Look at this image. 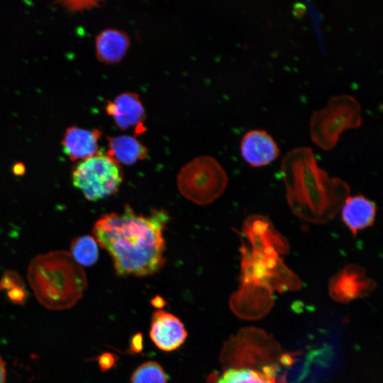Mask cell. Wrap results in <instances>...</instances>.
<instances>
[{
	"label": "cell",
	"mask_w": 383,
	"mask_h": 383,
	"mask_svg": "<svg viewBox=\"0 0 383 383\" xmlns=\"http://www.w3.org/2000/svg\"><path fill=\"white\" fill-rule=\"evenodd\" d=\"M152 303L155 306L157 307H162L165 304L164 301L160 297H155L154 299H152Z\"/></svg>",
	"instance_id": "26"
},
{
	"label": "cell",
	"mask_w": 383,
	"mask_h": 383,
	"mask_svg": "<svg viewBox=\"0 0 383 383\" xmlns=\"http://www.w3.org/2000/svg\"><path fill=\"white\" fill-rule=\"evenodd\" d=\"M375 286L376 283L367 275L365 268L356 264H348L331 277L328 289L333 299L348 302L368 295Z\"/></svg>",
	"instance_id": "8"
},
{
	"label": "cell",
	"mask_w": 383,
	"mask_h": 383,
	"mask_svg": "<svg viewBox=\"0 0 383 383\" xmlns=\"http://www.w3.org/2000/svg\"><path fill=\"white\" fill-rule=\"evenodd\" d=\"M167 380L164 369L155 361L143 362L131 377V383H167Z\"/></svg>",
	"instance_id": "19"
},
{
	"label": "cell",
	"mask_w": 383,
	"mask_h": 383,
	"mask_svg": "<svg viewBox=\"0 0 383 383\" xmlns=\"http://www.w3.org/2000/svg\"><path fill=\"white\" fill-rule=\"evenodd\" d=\"M150 337L160 350L171 352L185 341L187 332L180 319L162 310L155 311L151 318Z\"/></svg>",
	"instance_id": "9"
},
{
	"label": "cell",
	"mask_w": 383,
	"mask_h": 383,
	"mask_svg": "<svg viewBox=\"0 0 383 383\" xmlns=\"http://www.w3.org/2000/svg\"><path fill=\"white\" fill-rule=\"evenodd\" d=\"M243 158L252 167L265 166L277 158L279 147L265 130L252 129L245 133L240 143Z\"/></svg>",
	"instance_id": "12"
},
{
	"label": "cell",
	"mask_w": 383,
	"mask_h": 383,
	"mask_svg": "<svg viewBox=\"0 0 383 383\" xmlns=\"http://www.w3.org/2000/svg\"><path fill=\"white\" fill-rule=\"evenodd\" d=\"M106 111L119 128L126 130L134 128L138 134L145 131L143 121L145 111L139 96L135 93L124 92L118 95L106 104Z\"/></svg>",
	"instance_id": "10"
},
{
	"label": "cell",
	"mask_w": 383,
	"mask_h": 383,
	"mask_svg": "<svg viewBox=\"0 0 383 383\" xmlns=\"http://www.w3.org/2000/svg\"><path fill=\"white\" fill-rule=\"evenodd\" d=\"M6 376V364L0 356V383H5Z\"/></svg>",
	"instance_id": "24"
},
{
	"label": "cell",
	"mask_w": 383,
	"mask_h": 383,
	"mask_svg": "<svg viewBox=\"0 0 383 383\" xmlns=\"http://www.w3.org/2000/svg\"><path fill=\"white\" fill-rule=\"evenodd\" d=\"M13 170L14 174L17 175H21L24 173L25 167L21 163H17L13 166Z\"/></svg>",
	"instance_id": "25"
},
{
	"label": "cell",
	"mask_w": 383,
	"mask_h": 383,
	"mask_svg": "<svg viewBox=\"0 0 383 383\" xmlns=\"http://www.w3.org/2000/svg\"><path fill=\"white\" fill-rule=\"evenodd\" d=\"M240 237L252 252L264 255H285L290 250L287 238L266 216L252 214L243 221Z\"/></svg>",
	"instance_id": "7"
},
{
	"label": "cell",
	"mask_w": 383,
	"mask_h": 383,
	"mask_svg": "<svg viewBox=\"0 0 383 383\" xmlns=\"http://www.w3.org/2000/svg\"><path fill=\"white\" fill-rule=\"evenodd\" d=\"M288 205L294 215L313 224H323L339 212L350 195L348 184L330 177L317 163L309 147L289 151L281 162Z\"/></svg>",
	"instance_id": "2"
},
{
	"label": "cell",
	"mask_w": 383,
	"mask_h": 383,
	"mask_svg": "<svg viewBox=\"0 0 383 383\" xmlns=\"http://www.w3.org/2000/svg\"><path fill=\"white\" fill-rule=\"evenodd\" d=\"M23 285V283L20 276L15 272L9 271L4 273L0 280V291L6 290L9 292L15 287Z\"/></svg>",
	"instance_id": "20"
},
{
	"label": "cell",
	"mask_w": 383,
	"mask_h": 383,
	"mask_svg": "<svg viewBox=\"0 0 383 383\" xmlns=\"http://www.w3.org/2000/svg\"><path fill=\"white\" fill-rule=\"evenodd\" d=\"M116 362V356L110 353H104L99 357V367L104 372L111 369L115 365Z\"/></svg>",
	"instance_id": "22"
},
{
	"label": "cell",
	"mask_w": 383,
	"mask_h": 383,
	"mask_svg": "<svg viewBox=\"0 0 383 383\" xmlns=\"http://www.w3.org/2000/svg\"><path fill=\"white\" fill-rule=\"evenodd\" d=\"M362 123L361 108L357 99L349 94L331 96L327 105L313 112L310 118L312 141L325 150L333 148L340 134Z\"/></svg>",
	"instance_id": "4"
},
{
	"label": "cell",
	"mask_w": 383,
	"mask_h": 383,
	"mask_svg": "<svg viewBox=\"0 0 383 383\" xmlns=\"http://www.w3.org/2000/svg\"><path fill=\"white\" fill-rule=\"evenodd\" d=\"M107 155L118 164L131 165L144 160L148 155V148L135 136L121 135L107 138Z\"/></svg>",
	"instance_id": "17"
},
{
	"label": "cell",
	"mask_w": 383,
	"mask_h": 383,
	"mask_svg": "<svg viewBox=\"0 0 383 383\" xmlns=\"http://www.w3.org/2000/svg\"><path fill=\"white\" fill-rule=\"evenodd\" d=\"M273 301V290L261 284L240 283L230 299L231 309L243 317L252 316V312H266Z\"/></svg>",
	"instance_id": "11"
},
{
	"label": "cell",
	"mask_w": 383,
	"mask_h": 383,
	"mask_svg": "<svg viewBox=\"0 0 383 383\" xmlns=\"http://www.w3.org/2000/svg\"><path fill=\"white\" fill-rule=\"evenodd\" d=\"M208 383H287L278 377L275 364H268L261 369L249 366L230 367L221 374L213 373Z\"/></svg>",
	"instance_id": "14"
},
{
	"label": "cell",
	"mask_w": 383,
	"mask_h": 383,
	"mask_svg": "<svg viewBox=\"0 0 383 383\" xmlns=\"http://www.w3.org/2000/svg\"><path fill=\"white\" fill-rule=\"evenodd\" d=\"M341 220L353 236L373 226L377 206L362 195L348 196L340 210Z\"/></svg>",
	"instance_id": "13"
},
{
	"label": "cell",
	"mask_w": 383,
	"mask_h": 383,
	"mask_svg": "<svg viewBox=\"0 0 383 383\" xmlns=\"http://www.w3.org/2000/svg\"><path fill=\"white\" fill-rule=\"evenodd\" d=\"M101 135L99 129H85L71 126L65 131L62 145L64 152L72 160H86L98 151V142Z\"/></svg>",
	"instance_id": "15"
},
{
	"label": "cell",
	"mask_w": 383,
	"mask_h": 383,
	"mask_svg": "<svg viewBox=\"0 0 383 383\" xmlns=\"http://www.w3.org/2000/svg\"><path fill=\"white\" fill-rule=\"evenodd\" d=\"M28 279L39 302L51 310L72 307L87 285L80 265L64 251L36 257L28 268Z\"/></svg>",
	"instance_id": "3"
},
{
	"label": "cell",
	"mask_w": 383,
	"mask_h": 383,
	"mask_svg": "<svg viewBox=\"0 0 383 383\" xmlns=\"http://www.w3.org/2000/svg\"><path fill=\"white\" fill-rule=\"evenodd\" d=\"M143 348V339L141 333H138L133 335L130 342L129 350L133 353H138Z\"/></svg>",
	"instance_id": "23"
},
{
	"label": "cell",
	"mask_w": 383,
	"mask_h": 383,
	"mask_svg": "<svg viewBox=\"0 0 383 383\" xmlns=\"http://www.w3.org/2000/svg\"><path fill=\"white\" fill-rule=\"evenodd\" d=\"M71 253L79 265H93L99 257V248L95 238L88 235L74 238L71 244Z\"/></svg>",
	"instance_id": "18"
},
{
	"label": "cell",
	"mask_w": 383,
	"mask_h": 383,
	"mask_svg": "<svg viewBox=\"0 0 383 383\" xmlns=\"http://www.w3.org/2000/svg\"><path fill=\"white\" fill-rule=\"evenodd\" d=\"M228 184L226 171L209 155L197 157L179 171L177 184L180 193L199 205H207L224 192Z\"/></svg>",
	"instance_id": "5"
},
{
	"label": "cell",
	"mask_w": 383,
	"mask_h": 383,
	"mask_svg": "<svg viewBox=\"0 0 383 383\" xmlns=\"http://www.w3.org/2000/svg\"><path fill=\"white\" fill-rule=\"evenodd\" d=\"M28 292L26 290L24 285L13 288L7 292L9 299L13 304H23L28 297Z\"/></svg>",
	"instance_id": "21"
},
{
	"label": "cell",
	"mask_w": 383,
	"mask_h": 383,
	"mask_svg": "<svg viewBox=\"0 0 383 383\" xmlns=\"http://www.w3.org/2000/svg\"><path fill=\"white\" fill-rule=\"evenodd\" d=\"M168 219L164 210L155 209L143 216L126 205L123 213L101 216L93 233L96 242L111 255L118 275L148 276L165 264L163 232Z\"/></svg>",
	"instance_id": "1"
},
{
	"label": "cell",
	"mask_w": 383,
	"mask_h": 383,
	"mask_svg": "<svg viewBox=\"0 0 383 383\" xmlns=\"http://www.w3.org/2000/svg\"><path fill=\"white\" fill-rule=\"evenodd\" d=\"M72 183L84 196L96 201L117 192L123 182L119 164L106 153L98 152L79 162L72 172Z\"/></svg>",
	"instance_id": "6"
},
{
	"label": "cell",
	"mask_w": 383,
	"mask_h": 383,
	"mask_svg": "<svg viewBox=\"0 0 383 383\" xmlns=\"http://www.w3.org/2000/svg\"><path fill=\"white\" fill-rule=\"evenodd\" d=\"M130 38L126 33L115 28H107L96 38L95 50L98 60L105 64L120 62L130 47Z\"/></svg>",
	"instance_id": "16"
}]
</instances>
